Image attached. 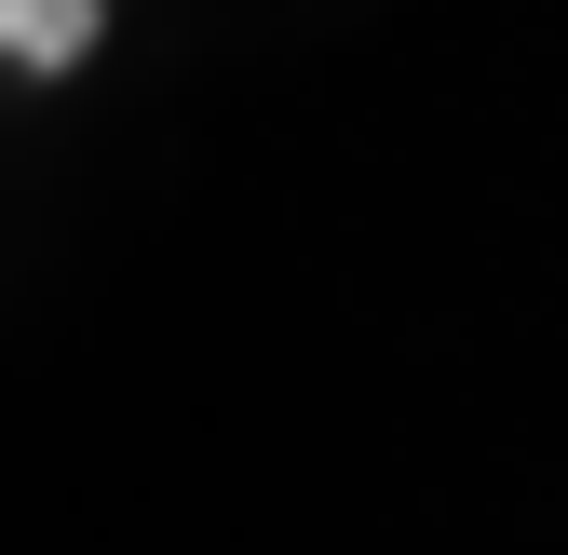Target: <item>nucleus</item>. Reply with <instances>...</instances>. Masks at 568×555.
Wrapping results in <instances>:
<instances>
[{
	"label": "nucleus",
	"mask_w": 568,
	"mask_h": 555,
	"mask_svg": "<svg viewBox=\"0 0 568 555\" xmlns=\"http://www.w3.org/2000/svg\"><path fill=\"white\" fill-rule=\"evenodd\" d=\"M0 41H14V68H82L95 54V0H0Z\"/></svg>",
	"instance_id": "nucleus-1"
}]
</instances>
